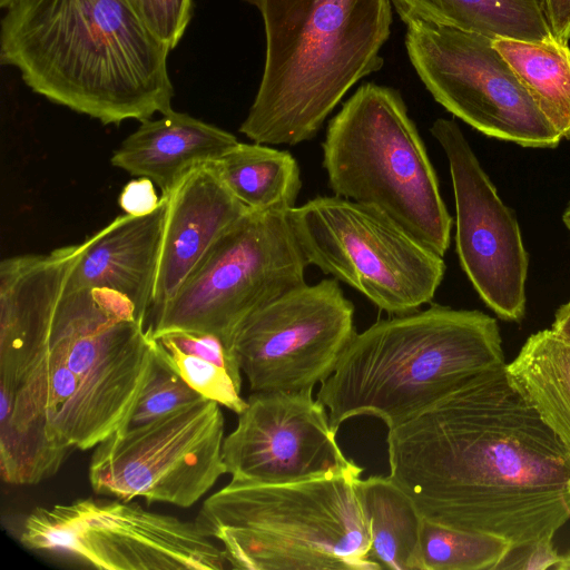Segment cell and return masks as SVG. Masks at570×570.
I'll use <instances>...</instances> for the list:
<instances>
[{
  "instance_id": "obj_1",
  "label": "cell",
  "mask_w": 570,
  "mask_h": 570,
  "mask_svg": "<svg viewBox=\"0 0 570 570\" xmlns=\"http://www.w3.org/2000/svg\"><path fill=\"white\" fill-rule=\"evenodd\" d=\"M504 366L389 429L390 476L423 519L505 539L553 538L570 520V452Z\"/></svg>"
},
{
  "instance_id": "obj_2",
  "label": "cell",
  "mask_w": 570,
  "mask_h": 570,
  "mask_svg": "<svg viewBox=\"0 0 570 570\" xmlns=\"http://www.w3.org/2000/svg\"><path fill=\"white\" fill-rule=\"evenodd\" d=\"M155 360L156 340L127 297L66 289L47 325L0 336V422L95 448L127 422Z\"/></svg>"
},
{
  "instance_id": "obj_3",
  "label": "cell",
  "mask_w": 570,
  "mask_h": 570,
  "mask_svg": "<svg viewBox=\"0 0 570 570\" xmlns=\"http://www.w3.org/2000/svg\"><path fill=\"white\" fill-rule=\"evenodd\" d=\"M170 51L127 0H19L1 19V62L33 92L104 125L173 109Z\"/></svg>"
},
{
  "instance_id": "obj_4",
  "label": "cell",
  "mask_w": 570,
  "mask_h": 570,
  "mask_svg": "<svg viewBox=\"0 0 570 570\" xmlns=\"http://www.w3.org/2000/svg\"><path fill=\"white\" fill-rule=\"evenodd\" d=\"M263 21L261 82L239 126L254 142L312 139L352 87L381 70L391 0H243Z\"/></svg>"
},
{
  "instance_id": "obj_5",
  "label": "cell",
  "mask_w": 570,
  "mask_h": 570,
  "mask_svg": "<svg viewBox=\"0 0 570 570\" xmlns=\"http://www.w3.org/2000/svg\"><path fill=\"white\" fill-rule=\"evenodd\" d=\"M505 365L497 320L433 305L356 333L316 399L330 424L372 415L392 429L475 375Z\"/></svg>"
},
{
  "instance_id": "obj_6",
  "label": "cell",
  "mask_w": 570,
  "mask_h": 570,
  "mask_svg": "<svg viewBox=\"0 0 570 570\" xmlns=\"http://www.w3.org/2000/svg\"><path fill=\"white\" fill-rule=\"evenodd\" d=\"M356 463L289 483L235 480L208 497L196 524L244 570H377Z\"/></svg>"
},
{
  "instance_id": "obj_7",
  "label": "cell",
  "mask_w": 570,
  "mask_h": 570,
  "mask_svg": "<svg viewBox=\"0 0 570 570\" xmlns=\"http://www.w3.org/2000/svg\"><path fill=\"white\" fill-rule=\"evenodd\" d=\"M323 167L336 196L384 212L443 256L453 220L397 89L365 82L330 120Z\"/></svg>"
},
{
  "instance_id": "obj_8",
  "label": "cell",
  "mask_w": 570,
  "mask_h": 570,
  "mask_svg": "<svg viewBox=\"0 0 570 570\" xmlns=\"http://www.w3.org/2000/svg\"><path fill=\"white\" fill-rule=\"evenodd\" d=\"M288 218L308 265L386 313L416 312L443 281V256L374 206L317 196L289 209Z\"/></svg>"
},
{
  "instance_id": "obj_9",
  "label": "cell",
  "mask_w": 570,
  "mask_h": 570,
  "mask_svg": "<svg viewBox=\"0 0 570 570\" xmlns=\"http://www.w3.org/2000/svg\"><path fill=\"white\" fill-rule=\"evenodd\" d=\"M307 265L288 210H248L146 328L153 338L177 331L213 334L230 352L237 326L256 309L306 284Z\"/></svg>"
},
{
  "instance_id": "obj_10",
  "label": "cell",
  "mask_w": 570,
  "mask_h": 570,
  "mask_svg": "<svg viewBox=\"0 0 570 570\" xmlns=\"http://www.w3.org/2000/svg\"><path fill=\"white\" fill-rule=\"evenodd\" d=\"M19 540L105 570H222L223 548L196 522L151 512L131 501L79 499L36 508Z\"/></svg>"
},
{
  "instance_id": "obj_11",
  "label": "cell",
  "mask_w": 570,
  "mask_h": 570,
  "mask_svg": "<svg viewBox=\"0 0 570 570\" xmlns=\"http://www.w3.org/2000/svg\"><path fill=\"white\" fill-rule=\"evenodd\" d=\"M220 404L206 397L95 446L89 481L100 495L189 508L227 473Z\"/></svg>"
},
{
  "instance_id": "obj_12",
  "label": "cell",
  "mask_w": 570,
  "mask_h": 570,
  "mask_svg": "<svg viewBox=\"0 0 570 570\" xmlns=\"http://www.w3.org/2000/svg\"><path fill=\"white\" fill-rule=\"evenodd\" d=\"M492 42L453 27L406 23L407 57L436 102L489 137L522 147H557L563 137Z\"/></svg>"
},
{
  "instance_id": "obj_13",
  "label": "cell",
  "mask_w": 570,
  "mask_h": 570,
  "mask_svg": "<svg viewBox=\"0 0 570 570\" xmlns=\"http://www.w3.org/2000/svg\"><path fill=\"white\" fill-rule=\"evenodd\" d=\"M354 305L337 279L304 284L249 314L230 352L254 392H313L356 335Z\"/></svg>"
},
{
  "instance_id": "obj_14",
  "label": "cell",
  "mask_w": 570,
  "mask_h": 570,
  "mask_svg": "<svg viewBox=\"0 0 570 570\" xmlns=\"http://www.w3.org/2000/svg\"><path fill=\"white\" fill-rule=\"evenodd\" d=\"M449 161L455 202V249L481 299L502 320L525 314L529 256L518 220L503 204L454 120L431 129Z\"/></svg>"
},
{
  "instance_id": "obj_15",
  "label": "cell",
  "mask_w": 570,
  "mask_h": 570,
  "mask_svg": "<svg viewBox=\"0 0 570 570\" xmlns=\"http://www.w3.org/2000/svg\"><path fill=\"white\" fill-rule=\"evenodd\" d=\"M232 480L255 484L303 481L350 466L312 392H254L224 440Z\"/></svg>"
},
{
  "instance_id": "obj_16",
  "label": "cell",
  "mask_w": 570,
  "mask_h": 570,
  "mask_svg": "<svg viewBox=\"0 0 570 570\" xmlns=\"http://www.w3.org/2000/svg\"><path fill=\"white\" fill-rule=\"evenodd\" d=\"M168 198L147 322L175 296L220 236L249 210L212 165L190 173Z\"/></svg>"
},
{
  "instance_id": "obj_17",
  "label": "cell",
  "mask_w": 570,
  "mask_h": 570,
  "mask_svg": "<svg viewBox=\"0 0 570 570\" xmlns=\"http://www.w3.org/2000/svg\"><path fill=\"white\" fill-rule=\"evenodd\" d=\"M169 198L147 215L124 214L80 243L67 291L110 289L127 297L145 323L150 309Z\"/></svg>"
},
{
  "instance_id": "obj_18",
  "label": "cell",
  "mask_w": 570,
  "mask_h": 570,
  "mask_svg": "<svg viewBox=\"0 0 570 570\" xmlns=\"http://www.w3.org/2000/svg\"><path fill=\"white\" fill-rule=\"evenodd\" d=\"M237 138L212 124L174 109L158 119H146L111 156V165L156 184L168 197L194 170L212 165Z\"/></svg>"
},
{
  "instance_id": "obj_19",
  "label": "cell",
  "mask_w": 570,
  "mask_h": 570,
  "mask_svg": "<svg viewBox=\"0 0 570 570\" xmlns=\"http://www.w3.org/2000/svg\"><path fill=\"white\" fill-rule=\"evenodd\" d=\"M405 24L425 21L490 38L554 39L538 0H391Z\"/></svg>"
},
{
  "instance_id": "obj_20",
  "label": "cell",
  "mask_w": 570,
  "mask_h": 570,
  "mask_svg": "<svg viewBox=\"0 0 570 570\" xmlns=\"http://www.w3.org/2000/svg\"><path fill=\"white\" fill-rule=\"evenodd\" d=\"M505 367L514 386L570 452V343L552 330L539 331Z\"/></svg>"
},
{
  "instance_id": "obj_21",
  "label": "cell",
  "mask_w": 570,
  "mask_h": 570,
  "mask_svg": "<svg viewBox=\"0 0 570 570\" xmlns=\"http://www.w3.org/2000/svg\"><path fill=\"white\" fill-rule=\"evenodd\" d=\"M358 490L371 532L370 560L377 569L423 570L424 519L412 499L390 475L361 479Z\"/></svg>"
},
{
  "instance_id": "obj_22",
  "label": "cell",
  "mask_w": 570,
  "mask_h": 570,
  "mask_svg": "<svg viewBox=\"0 0 570 570\" xmlns=\"http://www.w3.org/2000/svg\"><path fill=\"white\" fill-rule=\"evenodd\" d=\"M212 166L249 210L287 212L295 207L302 188L301 169L287 150L238 141Z\"/></svg>"
},
{
  "instance_id": "obj_23",
  "label": "cell",
  "mask_w": 570,
  "mask_h": 570,
  "mask_svg": "<svg viewBox=\"0 0 570 570\" xmlns=\"http://www.w3.org/2000/svg\"><path fill=\"white\" fill-rule=\"evenodd\" d=\"M502 56L539 109L570 139V48L557 41L494 38Z\"/></svg>"
},
{
  "instance_id": "obj_24",
  "label": "cell",
  "mask_w": 570,
  "mask_h": 570,
  "mask_svg": "<svg viewBox=\"0 0 570 570\" xmlns=\"http://www.w3.org/2000/svg\"><path fill=\"white\" fill-rule=\"evenodd\" d=\"M511 544L503 538L456 530L423 520V570H493Z\"/></svg>"
},
{
  "instance_id": "obj_25",
  "label": "cell",
  "mask_w": 570,
  "mask_h": 570,
  "mask_svg": "<svg viewBox=\"0 0 570 570\" xmlns=\"http://www.w3.org/2000/svg\"><path fill=\"white\" fill-rule=\"evenodd\" d=\"M72 450L33 431L0 422V470L9 484L32 485L52 476Z\"/></svg>"
},
{
  "instance_id": "obj_26",
  "label": "cell",
  "mask_w": 570,
  "mask_h": 570,
  "mask_svg": "<svg viewBox=\"0 0 570 570\" xmlns=\"http://www.w3.org/2000/svg\"><path fill=\"white\" fill-rule=\"evenodd\" d=\"M158 343V341H157ZM165 361L175 372L203 397L240 414L247 406V400L240 395L242 373L228 366L158 343Z\"/></svg>"
},
{
  "instance_id": "obj_27",
  "label": "cell",
  "mask_w": 570,
  "mask_h": 570,
  "mask_svg": "<svg viewBox=\"0 0 570 570\" xmlns=\"http://www.w3.org/2000/svg\"><path fill=\"white\" fill-rule=\"evenodd\" d=\"M165 361L156 341V360L150 376L122 429L149 423L177 407L202 399Z\"/></svg>"
},
{
  "instance_id": "obj_28",
  "label": "cell",
  "mask_w": 570,
  "mask_h": 570,
  "mask_svg": "<svg viewBox=\"0 0 570 570\" xmlns=\"http://www.w3.org/2000/svg\"><path fill=\"white\" fill-rule=\"evenodd\" d=\"M148 29L171 50L193 18V0H127Z\"/></svg>"
},
{
  "instance_id": "obj_29",
  "label": "cell",
  "mask_w": 570,
  "mask_h": 570,
  "mask_svg": "<svg viewBox=\"0 0 570 570\" xmlns=\"http://www.w3.org/2000/svg\"><path fill=\"white\" fill-rule=\"evenodd\" d=\"M552 540L553 538H547L529 544L510 547L493 570L553 569L561 556L554 549Z\"/></svg>"
},
{
  "instance_id": "obj_30",
  "label": "cell",
  "mask_w": 570,
  "mask_h": 570,
  "mask_svg": "<svg viewBox=\"0 0 570 570\" xmlns=\"http://www.w3.org/2000/svg\"><path fill=\"white\" fill-rule=\"evenodd\" d=\"M159 203L154 181L147 177L130 180L119 196V205L125 214L134 216L151 213Z\"/></svg>"
},
{
  "instance_id": "obj_31",
  "label": "cell",
  "mask_w": 570,
  "mask_h": 570,
  "mask_svg": "<svg viewBox=\"0 0 570 570\" xmlns=\"http://www.w3.org/2000/svg\"><path fill=\"white\" fill-rule=\"evenodd\" d=\"M552 37L562 43L570 40V0H538Z\"/></svg>"
},
{
  "instance_id": "obj_32",
  "label": "cell",
  "mask_w": 570,
  "mask_h": 570,
  "mask_svg": "<svg viewBox=\"0 0 570 570\" xmlns=\"http://www.w3.org/2000/svg\"><path fill=\"white\" fill-rule=\"evenodd\" d=\"M551 330L570 343V301L557 309Z\"/></svg>"
},
{
  "instance_id": "obj_33",
  "label": "cell",
  "mask_w": 570,
  "mask_h": 570,
  "mask_svg": "<svg viewBox=\"0 0 570 570\" xmlns=\"http://www.w3.org/2000/svg\"><path fill=\"white\" fill-rule=\"evenodd\" d=\"M553 569L570 570V553L567 556H561L560 561L556 564Z\"/></svg>"
},
{
  "instance_id": "obj_34",
  "label": "cell",
  "mask_w": 570,
  "mask_h": 570,
  "mask_svg": "<svg viewBox=\"0 0 570 570\" xmlns=\"http://www.w3.org/2000/svg\"><path fill=\"white\" fill-rule=\"evenodd\" d=\"M562 222L566 225V227L570 230V202L568 203L562 214Z\"/></svg>"
},
{
  "instance_id": "obj_35",
  "label": "cell",
  "mask_w": 570,
  "mask_h": 570,
  "mask_svg": "<svg viewBox=\"0 0 570 570\" xmlns=\"http://www.w3.org/2000/svg\"><path fill=\"white\" fill-rule=\"evenodd\" d=\"M19 0H0V7L4 10H8L10 7H12Z\"/></svg>"
}]
</instances>
